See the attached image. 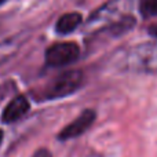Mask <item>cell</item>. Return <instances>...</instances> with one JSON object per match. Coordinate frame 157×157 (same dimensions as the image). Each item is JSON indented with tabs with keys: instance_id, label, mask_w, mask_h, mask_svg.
Masks as SVG:
<instances>
[{
	"instance_id": "30bf717a",
	"label": "cell",
	"mask_w": 157,
	"mask_h": 157,
	"mask_svg": "<svg viewBox=\"0 0 157 157\" xmlns=\"http://www.w3.org/2000/svg\"><path fill=\"white\" fill-rule=\"evenodd\" d=\"M32 157H52V155L48 149H46V147H40V149H37L35 153H33Z\"/></svg>"
},
{
	"instance_id": "7c38bea8",
	"label": "cell",
	"mask_w": 157,
	"mask_h": 157,
	"mask_svg": "<svg viewBox=\"0 0 157 157\" xmlns=\"http://www.w3.org/2000/svg\"><path fill=\"white\" fill-rule=\"evenodd\" d=\"M2 141H3V131L0 130V145H2Z\"/></svg>"
},
{
	"instance_id": "6da1fadb",
	"label": "cell",
	"mask_w": 157,
	"mask_h": 157,
	"mask_svg": "<svg viewBox=\"0 0 157 157\" xmlns=\"http://www.w3.org/2000/svg\"><path fill=\"white\" fill-rule=\"evenodd\" d=\"M131 10L132 0H109L88 17L84 32L88 35L106 32L113 37L124 35L135 26L136 22Z\"/></svg>"
},
{
	"instance_id": "52a82bcc",
	"label": "cell",
	"mask_w": 157,
	"mask_h": 157,
	"mask_svg": "<svg viewBox=\"0 0 157 157\" xmlns=\"http://www.w3.org/2000/svg\"><path fill=\"white\" fill-rule=\"evenodd\" d=\"M24 40H25L24 33L0 37V65H3L6 61H8L19 48H21Z\"/></svg>"
},
{
	"instance_id": "277c9868",
	"label": "cell",
	"mask_w": 157,
	"mask_h": 157,
	"mask_svg": "<svg viewBox=\"0 0 157 157\" xmlns=\"http://www.w3.org/2000/svg\"><path fill=\"white\" fill-rule=\"evenodd\" d=\"M80 47L75 41H62L50 46L44 52L46 65L50 68H63L80 58Z\"/></svg>"
},
{
	"instance_id": "9c48e42d",
	"label": "cell",
	"mask_w": 157,
	"mask_h": 157,
	"mask_svg": "<svg viewBox=\"0 0 157 157\" xmlns=\"http://www.w3.org/2000/svg\"><path fill=\"white\" fill-rule=\"evenodd\" d=\"M139 13L144 18L157 17V0H139Z\"/></svg>"
},
{
	"instance_id": "ba28073f",
	"label": "cell",
	"mask_w": 157,
	"mask_h": 157,
	"mask_svg": "<svg viewBox=\"0 0 157 157\" xmlns=\"http://www.w3.org/2000/svg\"><path fill=\"white\" fill-rule=\"evenodd\" d=\"M83 22V17L80 13H66L61 15L55 22V33L61 36H65L76 30Z\"/></svg>"
},
{
	"instance_id": "8992f818",
	"label": "cell",
	"mask_w": 157,
	"mask_h": 157,
	"mask_svg": "<svg viewBox=\"0 0 157 157\" xmlns=\"http://www.w3.org/2000/svg\"><path fill=\"white\" fill-rule=\"evenodd\" d=\"M30 103L25 95H17L8 102L2 113V121L4 124H13L21 120L29 112Z\"/></svg>"
},
{
	"instance_id": "5b68a950",
	"label": "cell",
	"mask_w": 157,
	"mask_h": 157,
	"mask_svg": "<svg viewBox=\"0 0 157 157\" xmlns=\"http://www.w3.org/2000/svg\"><path fill=\"white\" fill-rule=\"evenodd\" d=\"M95 119H97V112L94 109H86V110H83L73 121L69 123L68 125H65L58 132V135H57L58 141H69V139H75V138L81 136L84 132H87L91 128Z\"/></svg>"
},
{
	"instance_id": "3957f363",
	"label": "cell",
	"mask_w": 157,
	"mask_h": 157,
	"mask_svg": "<svg viewBox=\"0 0 157 157\" xmlns=\"http://www.w3.org/2000/svg\"><path fill=\"white\" fill-rule=\"evenodd\" d=\"M83 81L84 76L80 71H65L50 81L48 86L41 90V95L37 98L41 101H55L69 97L78 91Z\"/></svg>"
},
{
	"instance_id": "7a4b0ae2",
	"label": "cell",
	"mask_w": 157,
	"mask_h": 157,
	"mask_svg": "<svg viewBox=\"0 0 157 157\" xmlns=\"http://www.w3.org/2000/svg\"><path fill=\"white\" fill-rule=\"evenodd\" d=\"M117 68L124 72L142 75L157 73V43H142L117 55Z\"/></svg>"
},
{
	"instance_id": "4fadbf2b",
	"label": "cell",
	"mask_w": 157,
	"mask_h": 157,
	"mask_svg": "<svg viewBox=\"0 0 157 157\" xmlns=\"http://www.w3.org/2000/svg\"><path fill=\"white\" fill-rule=\"evenodd\" d=\"M7 2H8V0H0V6L4 4V3H7Z\"/></svg>"
},
{
	"instance_id": "8fae6325",
	"label": "cell",
	"mask_w": 157,
	"mask_h": 157,
	"mask_svg": "<svg viewBox=\"0 0 157 157\" xmlns=\"http://www.w3.org/2000/svg\"><path fill=\"white\" fill-rule=\"evenodd\" d=\"M147 33H149L152 37L157 39V22L156 24H153V25H150V26L147 28Z\"/></svg>"
}]
</instances>
